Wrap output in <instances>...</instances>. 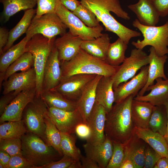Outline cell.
<instances>
[{
  "label": "cell",
  "mask_w": 168,
  "mask_h": 168,
  "mask_svg": "<svg viewBox=\"0 0 168 168\" xmlns=\"http://www.w3.org/2000/svg\"><path fill=\"white\" fill-rule=\"evenodd\" d=\"M111 77L102 76L97 84L96 90L95 103L102 106L106 114L111 110L115 97Z\"/></svg>",
  "instance_id": "cell-25"
},
{
  "label": "cell",
  "mask_w": 168,
  "mask_h": 168,
  "mask_svg": "<svg viewBox=\"0 0 168 168\" xmlns=\"http://www.w3.org/2000/svg\"><path fill=\"white\" fill-rule=\"evenodd\" d=\"M81 3L92 11L105 28V30L115 34L127 44L133 38L140 36L141 33L123 25L113 16L128 20L130 17L123 10L119 0H80Z\"/></svg>",
  "instance_id": "cell-1"
},
{
  "label": "cell",
  "mask_w": 168,
  "mask_h": 168,
  "mask_svg": "<svg viewBox=\"0 0 168 168\" xmlns=\"http://www.w3.org/2000/svg\"><path fill=\"white\" fill-rule=\"evenodd\" d=\"M62 78V71L57 49L54 46L47 59L44 72L42 91L54 88Z\"/></svg>",
  "instance_id": "cell-17"
},
{
  "label": "cell",
  "mask_w": 168,
  "mask_h": 168,
  "mask_svg": "<svg viewBox=\"0 0 168 168\" xmlns=\"http://www.w3.org/2000/svg\"><path fill=\"white\" fill-rule=\"evenodd\" d=\"M0 150L7 152L11 156L22 155V142L21 138L0 140Z\"/></svg>",
  "instance_id": "cell-41"
},
{
  "label": "cell",
  "mask_w": 168,
  "mask_h": 168,
  "mask_svg": "<svg viewBox=\"0 0 168 168\" xmlns=\"http://www.w3.org/2000/svg\"><path fill=\"white\" fill-rule=\"evenodd\" d=\"M7 168H36L22 155L11 156Z\"/></svg>",
  "instance_id": "cell-44"
},
{
  "label": "cell",
  "mask_w": 168,
  "mask_h": 168,
  "mask_svg": "<svg viewBox=\"0 0 168 168\" xmlns=\"http://www.w3.org/2000/svg\"><path fill=\"white\" fill-rule=\"evenodd\" d=\"M148 65L143 67L139 72L133 77L120 84L114 89V103L123 100L130 95L134 97L146 85L148 78Z\"/></svg>",
  "instance_id": "cell-14"
},
{
  "label": "cell",
  "mask_w": 168,
  "mask_h": 168,
  "mask_svg": "<svg viewBox=\"0 0 168 168\" xmlns=\"http://www.w3.org/2000/svg\"><path fill=\"white\" fill-rule=\"evenodd\" d=\"M75 161L72 157L64 155L59 160L52 161L42 166L40 168H69Z\"/></svg>",
  "instance_id": "cell-45"
},
{
  "label": "cell",
  "mask_w": 168,
  "mask_h": 168,
  "mask_svg": "<svg viewBox=\"0 0 168 168\" xmlns=\"http://www.w3.org/2000/svg\"><path fill=\"white\" fill-rule=\"evenodd\" d=\"M167 122V113L165 105L155 106L148 128L164 137L166 133Z\"/></svg>",
  "instance_id": "cell-31"
},
{
  "label": "cell",
  "mask_w": 168,
  "mask_h": 168,
  "mask_svg": "<svg viewBox=\"0 0 168 168\" xmlns=\"http://www.w3.org/2000/svg\"><path fill=\"white\" fill-rule=\"evenodd\" d=\"M67 29L56 13H46L33 18L25 37L28 41L34 35L40 34L51 39L58 35H62Z\"/></svg>",
  "instance_id": "cell-7"
},
{
  "label": "cell",
  "mask_w": 168,
  "mask_h": 168,
  "mask_svg": "<svg viewBox=\"0 0 168 168\" xmlns=\"http://www.w3.org/2000/svg\"><path fill=\"white\" fill-rule=\"evenodd\" d=\"M154 168H168V157H161L157 161Z\"/></svg>",
  "instance_id": "cell-53"
},
{
  "label": "cell",
  "mask_w": 168,
  "mask_h": 168,
  "mask_svg": "<svg viewBox=\"0 0 168 168\" xmlns=\"http://www.w3.org/2000/svg\"><path fill=\"white\" fill-rule=\"evenodd\" d=\"M37 7L34 16L39 17L48 13H56L57 5L60 0H36Z\"/></svg>",
  "instance_id": "cell-42"
},
{
  "label": "cell",
  "mask_w": 168,
  "mask_h": 168,
  "mask_svg": "<svg viewBox=\"0 0 168 168\" xmlns=\"http://www.w3.org/2000/svg\"><path fill=\"white\" fill-rule=\"evenodd\" d=\"M0 2L3 6L2 16L5 22L18 12L33 8L37 4L36 0H0Z\"/></svg>",
  "instance_id": "cell-32"
},
{
  "label": "cell",
  "mask_w": 168,
  "mask_h": 168,
  "mask_svg": "<svg viewBox=\"0 0 168 168\" xmlns=\"http://www.w3.org/2000/svg\"><path fill=\"white\" fill-rule=\"evenodd\" d=\"M149 63V56L142 49L136 48L132 49L130 56L126 57L122 64L116 67V72L111 77L114 90L120 84L134 76L139 70Z\"/></svg>",
  "instance_id": "cell-8"
},
{
  "label": "cell",
  "mask_w": 168,
  "mask_h": 168,
  "mask_svg": "<svg viewBox=\"0 0 168 168\" xmlns=\"http://www.w3.org/2000/svg\"><path fill=\"white\" fill-rule=\"evenodd\" d=\"M120 168H136L133 162L130 159L125 158Z\"/></svg>",
  "instance_id": "cell-54"
},
{
  "label": "cell",
  "mask_w": 168,
  "mask_h": 168,
  "mask_svg": "<svg viewBox=\"0 0 168 168\" xmlns=\"http://www.w3.org/2000/svg\"><path fill=\"white\" fill-rule=\"evenodd\" d=\"M11 156L7 152L0 150V163L3 165L5 168H7Z\"/></svg>",
  "instance_id": "cell-52"
},
{
  "label": "cell",
  "mask_w": 168,
  "mask_h": 168,
  "mask_svg": "<svg viewBox=\"0 0 168 168\" xmlns=\"http://www.w3.org/2000/svg\"><path fill=\"white\" fill-rule=\"evenodd\" d=\"M36 96V88L20 92L7 106L0 116V124L7 121L22 120L23 112L27 105L32 101Z\"/></svg>",
  "instance_id": "cell-12"
},
{
  "label": "cell",
  "mask_w": 168,
  "mask_h": 168,
  "mask_svg": "<svg viewBox=\"0 0 168 168\" xmlns=\"http://www.w3.org/2000/svg\"><path fill=\"white\" fill-rule=\"evenodd\" d=\"M83 40L69 31L56 39L54 46L58 53L60 63L68 61L73 58L81 49Z\"/></svg>",
  "instance_id": "cell-19"
},
{
  "label": "cell",
  "mask_w": 168,
  "mask_h": 168,
  "mask_svg": "<svg viewBox=\"0 0 168 168\" xmlns=\"http://www.w3.org/2000/svg\"><path fill=\"white\" fill-rule=\"evenodd\" d=\"M103 76L97 75L85 86L76 102L77 109L80 114L83 123L87 124L95 103L96 90Z\"/></svg>",
  "instance_id": "cell-18"
},
{
  "label": "cell",
  "mask_w": 168,
  "mask_h": 168,
  "mask_svg": "<svg viewBox=\"0 0 168 168\" xmlns=\"http://www.w3.org/2000/svg\"><path fill=\"white\" fill-rule=\"evenodd\" d=\"M69 168H82V163L80 161H74L70 165Z\"/></svg>",
  "instance_id": "cell-55"
},
{
  "label": "cell",
  "mask_w": 168,
  "mask_h": 168,
  "mask_svg": "<svg viewBox=\"0 0 168 168\" xmlns=\"http://www.w3.org/2000/svg\"><path fill=\"white\" fill-rule=\"evenodd\" d=\"M36 74L33 67L28 70L15 73L4 81L2 85V94L13 91L20 93L25 90L36 88Z\"/></svg>",
  "instance_id": "cell-15"
},
{
  "label": "cell",
  "mask_w": 168,
  "mask_h": 168,
  "mask_svg": "<svg viewBox=\"0 0 168 168\" xmlns=\"http://www.w3.org/2000/svg\"><path fill=\"white\" fill-rule=\"evenodd\" d=\"M134 98L130 95L121 102L115 103L106 114L105 133L112 141L125 144L134 134L135 126L131 114Z\"/></svg>",
  "instance_id": "cell-2"
},
{
  "label": "cell",
  "mask_w": 168,
  "mask_h": 168,
  "mask_svg": "<svg viewBox=\"0 0 168 168\" xmlns=\"http://www.w3.org/2000/svg\"><path fill=\"white\" fill-rule=\"evenodd\" d=\"M47 106L49 115L61 132L73 134L77 126L83 122L77 109L73 111H67Z\"/></svg>",
  "instance_id": "cell-13"
},
{
  "label": "cell",
  "mask_w": 168,
  "mask_h": 168,
  "mask_svg": "<svg viewBox=\"0 0 168 168\" xmlns=\"http://www.w3.org/2000/svg\"><path fill=\"white\" fill-rule=\"evenodd\" d=\"M162 157L147 144L145 151L144 168H154L159 160Z\"/></svg>",
  "instance_id": "cell-43"
},
{
  "label": "cell",
  "mask_w": 168,
  "mask_h": 168,
  "mask_svg": "<svg viewBox=\"0 0 168 168\" xmlns=\"http://www.w3.org/2000/svg\"><path fill=\"white\" fill-rule=\"evenodd\" d=\"M27 132L22 119L4 122L0 125V140L21 138Z\"/></svg>",
  "instance_id": "cell-36"
},
{
  "label": "cell",
  "mask_w": 168,
  "mask_h": 168,
  "mask_svg": "<svg viewBox=\"0 0 168 168\" xmlns=\"http://www.w3.org/2000/svg\"><path fill=\"white\" fill-rule=\"evenodd\" d=\"M47 106L40 96L34 99L26 106L23 113L22 120L27 132L40 138L46 143L45 124L44 119Z\"/></svg>",
  "instance_id": "cell-10"
},
{
  "label": "cell",
  "mask_w": 168,
  "mask_h": 168,
  "mask_svg": "<svg viewBox=\"0 0 168 168\" xmlns=\"http://www.w3.org/2000/svg\"><path fill=\"white\" fill-rule=\"evenodd\" d=\"M27 42L25 37L19 43L12 46L0 55V73H5L7 68L26 52Z\"/></svg>",
  "instance_id": "cell-35"
},
{
  "label": "cell",
  "mask_w": 168,
  "mask_h": 168,
  "mask_svg": "<svg viewBox=\"0 0 168 168\" xmlns=\"http://www.w3.org/2000/svg\"><path fill=\"white\" fill-rule=\"evenodd\" d=\"M60 132V146L63 155L68 156L76 161H80L82 154L79 149L76 145V136L73 134Z\"/></svg>",
  "instance_id": "cell-38"
},
{
  "label": "cell",
  "mask_w": 168,
  "mask_h": 168,
  "mask_svg": "<svg viewBox=\"0 0 168 168\" xmlns=\"http://www.w3.org/2000/svg\"><path fill=\"white\" fill-rule=\"evenodd\" d=\"M44 119L45 124L46 144L54 147L63 156V154L60 146L61 132L49 115L47 107L44 114Z\"/></svg>",
  "instance_id": "cell-33"
},
{
  "label": "cell",
  "mask_w": 168,
  "mask_h": 168,
  "mask_svg": "<svg viewBox=\"0 0 168 168\" xmlns=\"http://www.w3.org/2000/svg\"><path fill=\"white\" fill-rule=\"evenodd\" d=\"M165 106L166 107V110L167 112V113L168 122H167L166 133L165 135L164 136V137L165 138V139L167 144H168V102L166 104Z\"/></svg>",
  "instance_id": "cell-56"
},
{
  "label": "cell",
  "mask_w": 168,
  "mask_h": 168,
  "mask_svg": "<svg viewBox=\"0 0 168 168\" xmlns=\"http://www.w3.org/2000/svg\"><path fill=\"white\" fill-rule=\"evenodd\" d=\"M133 133L143 140L162 157H168V144L164 137L149 128L135 126Z\"/></svg>",
  "instance_id": "cell-24"
},
{
  "label": "cell",
  "mask_w": 168,
  "mask_h": 168,
  "mask_svg": "<svg viewBox=\"0 0 168 168\" xmlns=\"http://www.w3.org/2000/svg\"><path fill=\"white\" fill-rule=\"evenodd\" d=\"M110 43L109 35L105 33L92 40H83L81 47L89 54L105 61Z\"/></svg>",
  "instance_id": "cell-28"
},
{
  "label": "cell",
  "mask_w": 168,
  "mask_h": 168,
  "mask_svg": "<svg viewBox=\"0 0 168 168\" xmlns=\"http://www.w3.org/2000/svg\"><path fill=\"white\" fill-rule=\"evenodd\" d=\"M155 106L149 102L133 99L131 105L132 119L135 126L148 128Z\"/></svg>",
  "instance_id": "cell-27"
},
{
  "label": "cell",
  "mask_w": 168,
  "mask_h": 168,
  "mask_svg": "<svg viewBox=\"0 0 168 168\" xmlns=\"http://www.w3.org/2000/svg\"><path fill=\"white\" fill-rule=\"evenodd\" d=\"M72 12L89 27H96L100 26V22L95 14L81 3Z\"/></svg>",
  "instance_id": "cell-39"
},
{
  "label": "cell",
  "mask_w": 168,
  "mask_h": 168,
  "mask_svg": "<svg viewBox=\"0 0 168 168\" xmlns=\"http://www.w3.org/2000/svg\"><path fill=\"white\" fill-rule=\"evenodd\" d=\"M155 84L149 86L147 91H150L146 95H138L134 99L149 102L154 106L165 105L168 102V78L160 77L156 79Z\"/></svg>",
  "instance_id": "cell-22"
},
{
  "label": "cell",
  "mask_w": 168,
  "mask_h": 168,
  "mask_svg": "<svg viewBox=\"0 0 168 168\" xmlns=\"http://www.w3.org/2000/svg\"><path fill=\"white\" fill-rule=\"evenodd\" d=\"M34 65L32 54L29 52H25L7 68L5 73L4 81L13 74L19 71L28 70L33 67Z\"/></svg>",
  "instance_id": "cell-37"
},
{
  "label": "cell",
  "mask_w": 168,
  "mask_h": 168,
  "mask_svg": "<svg viewBox=\"0 0 168 168\" xmlns=\"http://www.w3.org/2000/svg\"><path fill=\"white\" fill-rule=\"evenodd\" d=\"M22 155L36 168L62 157L54 147L48 145L37 135L27 132L21 138Z\"/></svg>",
  "instance_id": "cell-4"
},
{
  "label": "cell",
  "mask_w": 168,
  "mask_h": 168,
  "mask_svg": "<svg viewBox=\"0 0 168 168\" xmlns=\"http://www.w3.org/2000/svg\"><path fill=\"white\" fill-rule=\"evenodd\" d=\"M127 48L128 44L119 37L115 41L110 43L105 61L113 67L119 66L126 58L125 53Z\"/></svg>",
  "instance_id": "cell-34"
},
{
  "label": "cell",
  "mask_w": 168,
  "mask_h": 168,
  "mask_svg": "<svg viewBox=\"0 0 168 168\" xmlns=\"http://www.w3.org/2000/svg\"><path fill=\"white\" fill-rule=\"evenodd\" d=\"M132 25L140 31L143 37L142 40L132 42L135 48L142 49L149 45L154 48L159 56L168 54V21L160 26H147L141 24L136 19Z\"/></svg>",
  "instance_id": "cell-6"
},
{
  "label": "cell",
  "mask_w": 168,
  "mask_h": 168,
  "mask_svg": "<svg viewBox=\"0 0 168 168\" xmlns=\"http://www.w3.org/2000/svg\"><path fill=\"white\" fill-rule=\"evenodd\" d=\"M86 156L96 161L100 168H106L111 157L112 141L106 136L102 142L96 145L86 142L83 145Z\"/></svg>",
  "instance_id": "cell-20"
},
{
  "label": "cell",
  "mask_w": 168,
  "mask_h": 168,
  "mask_svg": "<svg viewBox=\"0 0 168 168\" xmlns=\"http://www.w3.org/2000/svg\"><path fill=\"white\" fill-rule=\"evenodd\" d=\"M56 13L73 35L80 37L83 40H89L98 37L103 34V27L87 26L72 12L66 8L60 1L57 6Z\"/></svg>",
  "instance_id": "cell-9"
},
{
  "label": "cell",
  "mask_w": 168,
  "mask_h": 168,
  "mask_svg": "<svg viewBox=\"0 0 168 168\" xmlns=\"http://www.w3.org/2000/svg\"><path fill=\"white\" fill-rule=\"evenodd\" d=\"M36 12V9L34 8L25 11L24 15L20 20L9 31L8 42L3 49V53L13 46L14 43L19 37L26 33Z\"/></svg>",
  "instance_id": "cell-30"
},
{
  "label": "cell",
  "mask_w": 168,
  "mask_h": 168,
  "mask_svg": "<svg viewBox=\"0 0 168 168\" xmlns=\"http://www.w3.org/2000/svg\"><path fill=\"white\" fill-rule=\"evenodd\" d=\"M124 144V159L129 158L132 160L136 168H143L147 143L134 134Z\"/></svg>",
  "instance_id": "cell-26"
},
{
  "label": "cell",
  "mask_w": 168,
  "mask_h": 168,
  "mask_svg": "<svg viewBox=\"0 0 168 168\" xmlns=\"http://www.w3.org/2000/svg\"><path fill=\"white\" fill-rule=\"evenodd\" d=\"M81 139L87 140L91 135V130L88 125L84 123L78 124L76 127L75 133Z\"/></svg>",
  "instance_id": "cell-48"
},
{
  "label": "cell",
  "mask_w": 168,
  "mask_h": 168,
  "mask_svg": "<svg viewBox=\"0 0 168 168\" xmlns=\"http://www.w3.org/2000/svg\"><path fill=\"white\" fill-rule=\"evenodd\" d=\"M15 91H12L3 95L0 99V115L4 112L9 105L19 94Z\"/></svg>",
  "instance_id": "cell-47"
},
{
  "label": "cell",
  "mask_w": 168,
  "mask_h": 168,
  "mask_svg": "<svg viewBox=\"0 0 168 168\" xmlns=\"http://www.w3.org/2000/svg\"><path fill=\"white\" fill-rule=\"evenodd\" d=\"M106 112L101 105L95 103L87 124L91 130V135L86 142L96 145L104 141L106 136L105 127Z\"/></svg>",
  "instance_id": "cell-16"
},
{
  "label": "cell",
  "mask_w": 168,
  "mask_h": 168,
  "mask_svg": "<svg viewBox=\"0 0 168 168\" xmlns=\"http://www.w3.org/2000/svg\"><path fill=\"white\" fill-rule=\"evenodd\" d=\"M112 142V154L106 168H120L125 157L124 144L114 141Z\"/></svg>",
  "instance_id": "cell-40"
},
{
  "label": "cell",
  "mask_w": 168,
  "mask_h": 168,
  "mask_svg": "<svg viewBox=\"0 0 168 168\" xmlns=\"http://www.w3.org/2000/svg\"><path fill=\"white\" fill-rule=\"evenodd\" d=\"M149 51V63L147 80L144 86L139 91L138 95L140 96L144 95L147 88L154 84L156 79L160 77L164 79L168 78L164 72V65L168 58L167 55L158 56L152 47L150 48Z\"/></svg>",
  "instance_id": "cell-21"
},
{
  "label": "cell",
  "mask_w": 168,
  "mask_h": 168,
  "mask_svg": "<svg viewBox=\"0 0 168 168\" xmlns=\"http://www.w3.org/2000/svg\"><path fill=\"white\" fill-rule=\"evenodd\" d=\"M9 35V31L4 27H0V54L3 53V49L7 44Z\"/></svg>",
  "instance_id": "cell-49"
},
{
  "label": "cell",
  "mask_w": 168,
  "mask_h": 168,
  "mask_svg": "<svg viewBox=\"0 0 168 168\" xmlns=\"http://www.w3.org/2000/svg\"><path fill=\"white\" fill-rule=\"evenodd\" d=\"M0 168H5L4 166L0 163Z\"/></svg>",
  "instance_id": "cell-57"
},
{
  "label": "cell",
  "mask_w": 168,
  "mask_h": 168,
  "mask_svg": "<svg viewBox=\"0 0 168 168\" xmlns=\"http://www.w3.org/2000/svg\"><path fill=\"white\" fill-rule=\"evenodd\" d=\"M128 7L136 15L142 24L147 26H156L159 21L160 16L150 0H138Z\"/></svg>",
  "instance_id": "cell-23"
},
{
  "label": "cell",
  "mask_w": 168,
  "mask_h": 168,
  "mask_svg": "<svg viewBox=\"0 0 168 168\" xmlns=\"http://www.w3.org/2000/svg\"><path fill=\"white\" fill-rule=\"evenodd\" d=\"M60 3L69 11L73 12L81 4L78 0H60Z\"/></svg>",
  "instance_id": "cell-51"
},
{
  "label": "cell",
  "mask_w": 168,
  "mask_h": 168,
  "mask_svg": "<svg viewBox=\"0 0 168 168\" xmlns=\"http://www.w3.org/2000/svg\"><path fill=\"white\" fill-rule=\"evenodd\" d=\"M167 77H168V73H167Z\"/></svg>",
  "instance_id": "cell-58"
},
{
  "label": "cell",
  "mask_w": 168,
  "mask_h": 168,
  "mask_svg": "<svg viewBox=\"0 0 168 168\" xmlns=\"http://www.w3.org/2000/svg\"><path fill=\"white\" fill-rule=\"evenodd\" d=\"M62 71V80L77 74H93L112 77L116 67L94 57L81 49L69 61L60 63Z\"/></svg>",
  "instance_id": "cell-3"
},
{
  "label": "cell",
  "mask_w": 168,
  "mask_h": 168,
  "mask_svg": "<svg viewBox=\"0 0 168 168\" xmlns=\"http://www.w3.org/2000/svg\"><path fill=\"white\" fill-rule=\"evenodd\" d=\"M80 161L82 163V168H100L98 164L94 161L82 154Z\"/></svg>",
  "instance_id": "cell-50"
},
{
  "label": "cell",
  "mask_w": 168,
  "mask_h": 168,
  "mask_svg": "<svg viewBox=\"0 0 168 168\" xmlns=\"http://www.w3.org/2000/svg\"><path fill=\"white\" fill-rule=\"evenodd\" d=\"M160 16L165 17L168 15V0H150Z\"/></svg>",
  "instance_id": "cell-46"
},
{
  "label": "cell",
  "mask_w": 168,
  "mask_h": 168,
  "mask_svg": "<svg viewBox=\"0 0 168 168\" xmlns=\"http://www.w3.org/2000/svg\"><path fill=\"white\" fill-rule=\"evenodd\" d=\"M93 74H77L61 80L52 89L69 100L76 101L86 85L96 75Z\"/></svg>",
  "instance_id": "cell-11"
},
{
  "label": "cell",
  "mask_w": 168,
  "mask_h": 168,
  "mask_svg": "<svg viewBox=\"0 0 168 168\" xmlns=\"http://www.w3.org/2000/svg\"><path fill=\"white\" fill-rule=\"evenodd\" d=\"M40 96L48 107L67 111L77 109L76 101L67 99L53 89L43 90Z\"/></svg>",
  "instance_id": "cell-29"
},
{
  "label": "cell",
  "mask_w": 168,
  "mask_h": 168,
  "mask_svg": "<svg viewBox=\"0 0 168 168\" xmlns=\"http://www.w3.org/2000/svg\"><path fill=\"white\" fill-rule=\"evenodd\" d=\"M56 37L49 39L43 35H34L26 44V52L33 55L34 67L36 72V96H40L42 91L43 81L45 66L53 47Z\"/></svg>",
  "instance_id": "cell-5"
}]
</instances>
